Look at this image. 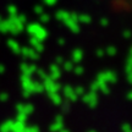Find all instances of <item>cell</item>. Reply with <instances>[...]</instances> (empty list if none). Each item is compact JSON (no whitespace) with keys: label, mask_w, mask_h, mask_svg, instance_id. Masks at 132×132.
<instances>
[{"label":"cell","mask_w":132,"mask_h":132,"mask_svg":"<svg viewBox=\"0 0 132 132\" xmlns=\"http://www.w3.org/2000/svg\"><path fill=\"white\" fill-rule=\"evenodd\" d=\"M28 32L34 38H37V39L42 40V42L48 37V32L43 28L42 26H38V24H31L28 27Z\"/></svg>","instance_id":"1"},{"label":"cell","mask_w":132,"mask_h":132,"mask_svg":"<svg viewBox=\"0 0 132 132\" xmlns=\"http://www.w3.org/2000/svg\"><path fill=\"white\" fill-rule=\"evenodd\" d=\"M43 87H44V90H47L48 94L49 93H54V92H59L60 89V85L56 83L55 81L50 78L49 76H47L44 80H43Z\"/></svg>","instance_id":"2"},{"label":"cell","mask_w":132,"mask_h":132,"mask_svg":"<svg viewBox=\"0 0 132 132\" xmlns=\"http://www.w3.org/2000/svg\"><path fill=\"white\" fill-rule=\"evenodd\" d=\"M97 80L104 81L106 83H115L118 81V76L114 71H104V72H100L98 76H97Z\"/></svg>","instance_id":"3"},{"label":"cell","mask_w":132,"mask_h":132,"mask_svg":"<svg viewBox=\"0 0 132 132\" xmlns=\"http://www.w3.org/2000/svg\"><path fill=\"white\" fill-rule=\"evenodd\" d=\"M82 97H83V102H85L89 108H95V106H97V104H98V95H97L95 92L90 90L88 93H85Z\"/></svg>","instance_id":"4"},{"label":"cell","mask_w":132,"mask_h":132,"mask_svg":"<svg viewBox=\"0 0 132 132\" xmlns=\"http://www.w3.org/2000/svg\"><path fill=\"white\" fill-rule=\"evenodd\" d=\"M62 128H64V119H62L61 115H57L56 118H55V121L50 125L49 130L52 132H59V131H61Z\"/></svg>","instance_id":"5"},{"label":"cell","mask_w":132,"mask_h":132,"mask_svg":"<svg viewBox=\"0 0 132 132\" xmlns=\"http://www.w3.org/2000/svg\"><path fill=\"white\" fill-rule=\"evenodd\" d=\"M62 92H64V97H65L69 102H76L77 100V94L75 93V90H73V88L72 87H70V86H66V87H64V89H62Z\"/></svg>","instance_id":"6"},{"label":"cell","mask_w":132,"mask_h":132,"mask_svg":"<svg viewBox=\"0 0 132 132\" xmlns=\"http://www.w3.org/2000/svg\"><path fill=\"white\" fill-rule=\"evenodd\" d=\"M22 54H23L24 57L32 59V60H37L38 56H39V53L36 49H33V48H23L22 49Z\"/></svg>","instance_id":"7"},{"label":"cell","mask_w":132,"mask_h":132,"mask_svg":"<svg viewBox=\"0 0 132 132\" xmlns=\"http://www.w3.org/2000/svg\"><path fill=\"white\" fill-rule=\"evenodd\" d=\"M29 44H31V47H32L33 49H36L38 53L43 52V49H44V45H43L42 40H39V39H37V38H34V37H32L29 39Z\"/></svg>","instance_id":"8"},{"label":"cell","mask_w":132,"mask_h":132,"mask_svg":"<svg viewBox=\"0 0 132 132\" xmlns=\"http://www.w3.org/2000/svg\"><path fill=\"white\" fill-rule=\"evenodd\" d=\"M60 76H61V72H60V69H59V66L56 64H53L50 66V73H49V77L53 78L54 81H56L60 78Z\"/></svg>","instance_id":"9"},{"label":"cell","mask_w":132,"mask_h":132,"mask_svg":"<svg viewBox=\"0 0 132 132\" xmlns=\"http://www.w3.org/2000/svg\"><path fill=\"white\" fill-rule=\"evenodd\" d=\"M26 130H27V127H26L24 122L19 121V120H17V122L12 123V126H11V131L12 132H26Z\"/></svg>","instance_id":"10"},{"label":"cell","mask_w":132,"mask_h":132,"mask_svg":"<svg viewBox=\"0 0 132 132\" xmlns=\"http://www.w3.org/2000/svg\"><path fill=\"white\" fill-rule=\"evenodd\" d=\"M21 69H22L23 75H28V76H31L32 73H34L36 70H37V67H36L34 65H27V64H23V65L21 66Z\"/></svg>","instance_id":"11"},{"label":"cell","mask_w":132,"mask_h":132,"mask_svg":"<svg viewBox=\"0 0 132 132\" xmlns=\"http://www.w3.org/2000/svg\"><path fill=\"white\" fill-rule=\"evenodd\" d=\"M83 59V52L81 50V49H75L73 52H72V61L76 62V64H78Z\"/></svg>","instance_id":"12"},{"label":"cell","mask_w":132,"mask_h":132,"mask_svg":"<svg viewBox=\"0 0 132 132\" xmlns=\"http://www.w3.org/2000/svg\"><path fill=\"white\" fill-rule=\"evenodd\" d=\"M49 98L53 102V104L55 105H60L62 103V98L60 97V94L57 92H54V93H49Z\"/></svg>","instance_id":"13"},{"label":"cell","mask_w":132,"mask_h":132,"mask_svg":"<svg viewBox=\"0 0 132 132\" xmlns=\"http://www.w3.org/2000/svg\"><path fill=\"white\" fill-rule=\"evenodd\" d=\"M19 111L20 113H22V114L28 115V114H31L33 111V106L32 105H28V104H26V105L21 104V105H19Z\"/></svg>","instance_id":"14"},{"label":"cell","mask_w":132,"mask_h":132,"mask_svg":"<svg viewBox=\"0 0 132 132\" xmlns=\"http://www.w3.org/2000/svg\"><path fill=\"white\" fill-rule=\"evenodd\" d=\"M98 81V86H99V90L100 92H103L104 94H108L109 92V87H108V83L106 82H104V81H100V80H97Z\"/></svg>","instance_id":"15"},{"label":"cell","mask_w":132,"mask_h":132,"mask_svg":"<svg viewBox=\"0 0 132 132\" xmlns=\"http://www.w3.org/2000/svg\"><path fill=\"white\" fill-rule=\"evenodd\" d=\"M44 90V87H43L42 82H34L33 85V93H42Z\"/></svg>","instance_id":"16"},{"label":"cell","mask_w":132,"mask_h":132,"mask_svg":"<svg viewBox=\"0 0 132 132\" xmlns=\"http://www.w3.org/2000/svg\"><path fill=\"white\" fill-rule=\"evenodd\" d=\"M73 61H64L62 62V67H64V70L65 71H72L73 70Z\"/></svg>","instance_id":"17"},{"label":"cell","mask_w":132,"mask_h":132,"mask_svg":"<svg viewBox=\"0 0 132 132\" xmlns=\"http://www.w3.org/2000/svg\"><path fill=\"white\" fill-rule=\"evenodd\" d=\"M104 52H105V54H108L109 56H114V55L118 53V49H116L115 47H108Z\"/></svg>","instance_id":"18"},{"label":"cell","mask_w":132,"mask_h":132,"mask_svg":"<svg viewBox=\"0 0 132 132\" xmlns=\"http://www.w3.org/2000/svg\"><path fill=\"white\" fill-rule=\"evenodd\" d=\"M60 105H61V110L64 113H67V111H69V109H70V102H69L67 99H66V102H62Z\"/></svg>","instance_id":"19"},{"label":"cell","mask_w":132,"mask_h":132,"mask_svg":"<svg viewBox=\"0 0 132 132\" xmlns=\"http://www.w3.org/2000/svg\"><path fill=\"white\" fill-rule=\"evenodd\" d=\"M73 90H75V93L77 94V97L85 94V88H83V87H81V86H78V87L73 88Z\"/></svg>","instance_id":"20"},{"label":"cell","mask_w":132,"mask_h":132,"mask_svg":"<svg viewBox=\"0 0 132 132\" xmlns=\"http://www.w3.org/2000/svg\"><path fill=\"white\" fill-rule=\"evenodd\" d=\"M36 72H37L38 77H39L40 80H44V78H45V77L48 76L47 72H45V71H43V70H40V69H39V70H36Z\"/></svg>","instance_id":"21"},{"label":"cell","mask_w":132,"mask_h":132,"mask_svg":"<svg viewBox=\"0 0 132 132\" xmlns=\"http://www.w3.org/2000/svg\"><path fill=\"white\" fill-rule=\"evenodd\" d=\"M9 45L12 48V49H14L15 52H20V45L16 42H14V40H10V42H9Z\"/></svg>","instance_id":"22"},{"label":"cell","mask_w":132,"mask_h":132,"mask_svg":"<svg viewBox=\"0 0 132 132\" xmlns=\"http://www.w3.org/2000/svg\"><path fill=\"white\" fill-rule=\"evenodd\" d=\"M11 126H12V123H11V122L4 123V126L1 127V131H3V132H9V131H11Z\"/></svg>","instance_id":"23"},{"label":"cell","mask_w":132,"mask_h":132,"mask_svg":"<svg viewBox=\"0 0 132 132\" xmlns=\"http://www.w3.org/2000/svg\"><path fill=\"white\" fill-rule=\"evenodd\" d=\"M72 71H75L76 75H82L85 70H83V67H82V66H73V70Z\"/></svg>","instance_id":"24"},{"label":"cell","mask_w":132,"mask_h":132,"mask_svg":"<svg viewBox=\"0 0 132 132\" xmlns=\"http://www.w3.org/2000/svg\"><path fill=\"white\" fill-rule=\"evenodd\" d=\"M90 90H93V92H97V90H99V86H98V81L95 80L92 85H90Z\"/></svg>","instance_id":"25"},{"label":"cell","mask_w":132,"mask_h":132,"mask_svg":"<svg viewBox=\"0 0 132 132\" xmlns=\"http://www.w3.org/2000/svg\"><path fill=\"white\" fill-rule=\"evenodd\" d=\"M17 120H19V121H22V122H24V121L27 120V115H26V114L20 113L19 116H17Z\"/></svg>","instance_id":"26"},{"label":"cell","mask_w":132,"mask_h":132,"mask_svg":"<svg viewBox=\"0 0 132 132\" xmlns=\"http://www.w3.org/2000/svg\"><path fill=\"white\" fill-rule=\"evenodd\" d=\"M26 132H40L39 131V128L36 127V126H32V127H27Z\"/></svg>","instance_id":"27"},{"label":"cell","mask_w":132,"mask_h":132,"mask_svg":"<svg viewBox=\"0 0 132 132\" xmlns=\"http://www.w3.org/2000/svg\"><path fill=\"white\" fill-rule=\"evenodd\" d=\"M95 54H97V56H98V57H103V56H104V54H105V52H104L103 49H98Z\"/></svg>","instance_id":"28"},{"label":"cell","mask_w":132,"mask_h":132,"mask_svg":"<svg viewBox=\"0 0 132 132\" xmlns=\"http://www.w3.org/2000/svg\"><path fill=\"white\" fill-rule=\"evenodd\" d=\"M127 81L130 82L132 85V71H130V72H127Z\"/></svg>","instance_id":"29"},{"label":"cell","mask_w":132,"mask_h":132,"mask_svg":"<svg viewBox=\"0 0 132 132\" xmlns=\"http://www.w3.org/2000/svg\"><path fill=\"white\" fill-rule=\"evenodd\" d=\"M55 62H56V65H59V64H62V62H64V60H62L61 56H57L56 59H55Z\"/></svg>","instance_id":"30"},{"label":"cell","mask_w":132,"mask_h":132,"mask_svg":"<svg viewBox=\"0 0 132 132\" xmlns=\"http://www.w3.org/2000/svg\"><path fill=\"white\" fill-rule=\"evenodd\" d=\"M57 43H59L60 45H64V44H65V39H64V38H60V39H57Z\"/></svg>","instance_id":"31"},{"label":"cell","mask_w":132,"mask_h":132,"mask_svg":"<svg viewBox=\"0 0 132 132\" xmlns=\"http://www.w3.org/2000/svg\"><path fill=\"white\" fill-rule=\"evenodd\" d=\"M123 37H125V38H130V37H131V33H130V32H125V33H123Z\"/></svg>","instance_id":"32"},{"label":"cell","mask_w":132,"mask_h":132,"mask_svg":"<svg viewBox=\"0 0 132 132\" xmlns=\"http://www.w3.org/2000/svg\"><path fill=\"white\" fill-rule=\"evenodd\" d=\"M127 64H128V65H131V66H132V54H131V55H130V57H128Z\"/></svg>","instance_id":"33"},{"label":"cell","mask_w":132,"mask_h":132,"mask_svg":"<svg viewBox=\"0 0 132 132\" xmlns=\"http://www.w3.org/2000/svg\"><path fill=\"white\" fill-rule=\"evenodd\" d=\"M127 98H128V99H131V100H132V92H130V93L127 94Z\"/></svg>","instance_id":"34"},{"label":"cell","mask_w":132,"mask_h":132,"mask_svg":"<svg viewBox=\"0 0 132 132\" xmlns=\"http://www.w3.org/2000/svg\"><path fill=\"white\" fill-rule=\"evenodd\" d=\"M102 24H103V26H106V24H108V22H106L105 20H103V21H102Z\"/></svg>","instance_id":"35"},{"label":"cell","mask_w":132,"mask_h":132,"mask_svg":"<svg viewBox=\"0 0 132 132\" xmlns=\"http://www.w3.org/2000/svg\"><path fill=\"white\" fill-rule=\"evenodd\" d=\"M43 21H44V22H47V21H48V17H47V16H44V17H43Z\"/></svg>","instance_id":"36"},{"label":"cell","mask_w":132,"mask_h":132,"mask_svg":"<svg viewBox=\"0 0 132 132\" xmlns=\"http://www.w3.org/2000/svg\"><path fill=\"white\" fill-rule=\"evenodd\" d=\"M123 132H132V128H128V130H126V131H123Z\"/></svg>","instance_id":"37"},{"label":"cell","mask_w":132,"mask_h":132,"mask_svg":"<svg viewBox=\"0 0 132 132\" xmlns=\"http://www.w3.org/2000/svg\"><path fill=\"white\" fill-rule=\"evenodd\" d=\"M59 132H69V131H67V130H65V128H62L61 131H59Z\"/></svg>","instance_id":"38"},{"label":"cell","mask_w":132,"mask_h":132,"mask_svg":"<svg viewBox=\"0 0 132 132\" xmlns=\"http://www.w3.org/2000/svg\"><path fill=\"white\" fill-rule=\"evenodd\" d=\"M89 132H97V131H89Z\"/></svg>","instance_id":"39"},{"label":"cell","mask_w":132,"mask_h":132,"mask_svg":"<svg viewBox=\"0 0 132 132\" xmlns=\"http://www.w3.org/2000/svg\"><path fill=\"white\" fill-rule=\"evenodd\" d=\"M131 54H132V48H131Z\"/></svg>","instance_id":"40"}]
</instances>
